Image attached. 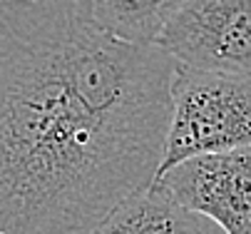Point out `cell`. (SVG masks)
I'll list each match as a JSON object with an SVG mask.
<instances>
[{"label":"cell","mask_w":251,"mask_h":234,"mask_svg":"<svg viewBox=\"0 0 251 234\" xmlns=\"http://www.w3.org/2000/svg\"><path fill=\"white\" fill-rule=\"evenodd\" d=\"M97 23L132 45H157L169 20L187 0H92Z\"/></svg>","instance_id":"6"},{"label":"cell","mask_w":251,"mask_h":234,"mask_svg":"<svg viewBox=\"0 0 251 234\" xmlns=\"http://www.w3.org/2000/svg\"><path fill=\"white\" fill-rule=\"evenodd\" d=\"M246 147H251V78L176 65L157 180L182 162Z\"/></svg>","instance_id":"2"},{"label":"cell","mask_w":251,"mask_h":234,"mask_svg":"<svg viewBox=\"0 0 251 234\" xmlns=\"http://www.w3.org/2000/svg\"><path fill=\"white\" fill-rule=\"evenodd\" d=\"M157 184L224 234H251V147L182 162Z\"/></svg>","instance_id":"4"},{"label":"cell","mask_w":251,"mask_h":234,"mask_svg":"<svg viewBox=\"0 0 251 234\" xmlns=\"http://www.w3.org/2000/svg\"><path fill=\"white\" fill-rule=\"evenodd\" d=\"M174 70L92 0H0V234H92L150 189Z\"/></svg>","instance_id":"1"},{"label":"cell","mask_w":251,"mask_h":234,"mask_svg":"<svg viewBox=\"0 0 251 234\" xmlns=\"http://www.w3.org/2000/svg\"><path fill=\"white\" fill-rule=\"evenodd\" d=\"M92 234H209L201 217L184 209L162 187L129 197Z\"/></svg>","instance_id":"5"},{"label":"cell","mask_w":251,"mask_h":234,"mask_svg":"<svg viewBox=\"0 0 251 234\" xmlns=\"http://www.w3.org/2000/svg\"><path fill=\"white\" fill-rule=\"evenodd\" d=\"M157 48L192 70L251 78V0H187Z\"/></svg>","instance_id":"3"}]
</instances>
